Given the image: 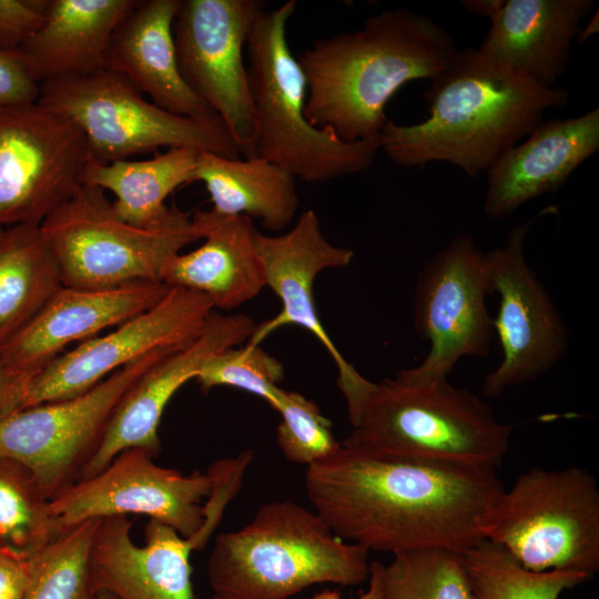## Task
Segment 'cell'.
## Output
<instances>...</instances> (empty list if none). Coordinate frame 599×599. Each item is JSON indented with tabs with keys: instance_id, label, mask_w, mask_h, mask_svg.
<instances>
[{
	"instance_id": "cell-1",
	"label": "cell",
	"mask_w": 599,
	"mask_h": 599,
	"mask_svg": "<svg viewBox=\"0 0 599 599\" xmlns=\"http://www.w3.org/2000/svg\"><path fill=\"white\" fill-rule=\"evenodd\" d=\"M505 489L497 468L379 455L341 444L307 467L314 511L341 539L393 556L425 548L465 552Z\"/></svg>"
},
{
	"instance_id": "cell-2",
	"label": "cell",
	"mask_w": 599,
	"mask_h": 599,
	"mask_svg": "<svg viewBox=\"0 0 599 599\" xmlns=\"http://www.w3.org/2000/svg\"><path fill=\"white\" fill-rule=\"evenodd\" d=\"M458 50L425 14H372L361 29L318 39L296 57L306 81V119L347 142L377 136L392 97L409 81L434 79Z\"/></svg>"
},
{
	"instance_id": "cell-3",
	"label": "cell",
	"mask_w": 599,
	"mask_h": 599,
	"mask_svg": "<svg viewBox=\"0 0 599 599\" xmlns=\"http://www.w3.org/2000/svg\"><path fill=\"white\" fill-rule=\"evenodd\" d=\"M424 97L429 116L412 125L387 120L380 149L399 166L443 161L470 177L526 138L546 110L569 100L565 89L542 88L474 48L458 50Z\"/></svg>"
},
{
	"instance_id": "cell-4",
	"label": "cell",
	"mask_w": 599,
	"mask_h": 599,
	"mask_svg": "<svg viewBox=\"0 0 599 599\" xmlns=\"http://www.w3.org/2000/svg\"><path fill=\"white\" fill-rule=\"evenodd\" d=\"M352 432L341 443L370 453L498 468L514 425L500 422L475 393L448 378L396 374L374 383L363 375L341 390Z\"/></svg>"
},
{
	"instance_id": "cell-5",
	"label": "cell",
	"mask_w": 599,
	"mask_h": 599,
	"mask_svg": "<svg viewBox=\"0 0 599 599\" xmlns=\"http://www.w3.org/2000/svg\"><path fill=\"white\" fill-rule=\"evenodd\" d=\"M207 575L222 599H288L317 583L365 581L368 551L337 537L315 511L280 500L262 505L243 528L217 535Z\"/></svg>"
},
{
	"instance_id": "cell-6",
	"label": "cell",
	"mask_w": 599,
	"mask_h": 599,
	"mask_svg": "<svg viewBox=\"0 0 599 599\" xmlns=\"http://www.w3.org/2000/svg\"><path fill=\"white\" fill-rule=\"evenodd\" d=\"M296 8L288 0L257 18L246 43V67L255 113V156L306 182H325L369 167L380 134L347 142L305 115L306 81L287 42L286 27Z\"/></svg>"
},
{
	"instance_id": "cell-7",
	"label": "cell",
	"mask_w": 599,
	"mask_h": 599,
	"mask_svg": "<svg viewBox=\"0 0 599 599\" xmlns=\"http://www.w3.org/2000/svg\"><path fill=\"white\" fill-rule=\"evenodd\" d=\"M479 532L522 568L599 570V487L579 467H535L504 489L483 514Z\"/></svg>"
},
{
	"instance_id": "cell-8",
	"label": "cell",
	"mask_w": 599,
	"mask_h": 599,
	"mask_svg": "<svg viewBox=\"0 0 599 599\" xmlns=\"http://www.w3.org/2000/svg\"><path fill=\"white\" fill-rule=\"evenodd\" d=\"M64 286L109 290L162 282L166 264L197 240L190 213L171 205L156 224L121 220L103 190L83 185L40 225Z\"/></svg>"
},
{
	"instance_id": "cell-9",
	"label": "cell",
	"mask_w": 599,
	"mask_h": 599,
	"mask_svg": "<svg viewBox=\"0 0 599 599\" xmlns=\"http://www.w3.org/2000/svg\"><path fill=\"white\" fill-rule=\"evenodd\" d=\"M38 101L69 118L84 135L92 159L101 163L162 148L241 158L223 122L173 114L106 69L45 81L40 84Z\"/></svg>"
},
{
	"instance_id": "cell-10",
	"label": "cell",
	"mask_w": 599,
	"mask_h": 599,
	"mask_svg": "<svg viewBox=\"0 0 599 599\" xmlns=\"http://www.w3.org/2000/svg\"><path fill=\"white\" fill-rule=\"evenodd\" d=\"M173 352L155 351L79 396L21 408L0 420V456L26 465L52 500L80 480L125 392Z\"/></svg>"
},
{
	"instance_id": "cell-11",
	"label": "cell",
	"mask_w": 599,
	"mask_h": 599,
	"mask_svg": "<svg viewBox=\"0 0 599 599\" xmlns=\"http://www.w3.org/2000/svg\"><path fill=\"white\" fill-rule=\"evenodd\" d=\"M87 140L42 104L0 106V229L41 223L83 186Z\"/></svg>"
},
{
	"instance_id": "cell-12",
	"label": "cell",
	"mask_w": 599,
	"mask_h": 599,
	"mask_svg": "<svg viewBox=\"0 0 599 599\" xmlns=\"http://www.w3.org/2000/svg\"><path fill=\"white\" fill-rule=\"evenodd\" d=\"M261 0H180L173 21L179 69L220 116L238 153L255 156L256 123L243 49Z\"/></svg>"
},
{
	"instance_id": "cell-13",
	"label": "cell",
	"mask_w": 599,
	"mask_h": 599,
	"mask_svg": "<svg viewBox=\"0 0 599 599\" xmlns=\"http://www.w3.org/2000/svg\"><path fill=\"white\" fill-rule=\"evenodd\" d=\"M485 253L469 235H458L418 274L414 328L430 345L423 362L396 374L414 380L448 378L464 357H485L495 335L486 296Z\"/></svg>"
},
{
	"instance_id": "cell-14",
	"label": "cell",
	"mask_w": 599,
	"mask_h": 599,
	"mask_svg": "<svg viewBox=\"0 0 599 599\" xmlns=\"http://www.w3.org/2000/svg\"><path fill=\"white\" fill-rule=\"evenodd\" d=\"M532 221L514 226L502 246L485 253L489 294L499 296L493 325L502 352L498 366L483 380L487 398L539 378L568 351V328L525 256Z\"/></svg>"
},
{
	"instance_id": "cell-15",
	"label": "cell",
	"mask_w": 599,
	"mask_h": 599,
	"mask_svg": "<svg viewBox=\"0 0 599 599\" xmlns=\"http://www.w3.org/2000/svg\"><path fill=\"white\" fill-rule=\"evenodd\" d=\"M153 458L140 448L125 449L103 470L53 498L50 505L59 531L92 519L144 515L184 538L205 539L201 534L205 522L202 500L212 493L211 474L184 475L155 464Z\"/></svg>"
},
{
	"instance_id": "cell-16",
	"label": "cell",
	"mask_w": 599,
	"mask_h": 599,
	"mask_svg": "<svg viewBox=\"0 0 599 599\" xmlns=\"http://www.w3.org/2000/svg\"><path fill=\"white\" fill-rule=\"evenodd\" d=\"M213 311L206 296L170 287L155 305L111 333L59 355L32 378L22 408L79 396L142 356L186 346L200 335Z\"/></svg>"
},
{
	"instance_id": "cell-17",
	"label": "cell",
	"mask_w": 599,
	"mask_h": 599,
	"mask_svg": "<svg viewBox=\"0 0 599 599\" xmlns=\"http://www.w3.org/2000/svg\"><path fill=\"white\" fill-rule=\"evenodd\" d=\"M256 323L246 314L211 313L200 335L149 367L125 392L106 426L100 446L81 479L103 470L121 451L140 448L153 457L161 451L159 425L173 395L212 355L247 342Z\"/></svg>"
},
{
	"instance_id": "cell-18",
	"label": "cell",
	"mask_w": 599,
	"mask_h": 599,
	"mask_svg": "<svg viewBox=\"0 0 599 599\" xmlns=\"http://www.w3.org/2000/svg\"><path fill=\"white\" fill-rule=\"evenodd\" d=\"M254 242L263 265L265 286L276 294L282 308L274 317L256 324L246 344L260 345L281 327L300 326L318 339L331 355L338 373L337 385L352 380L358 372L324 328L314 303L313 285L321 272L348 266L354 252L334 245L324 236L313 210L303 212L295 225L282 235H265L256 230Z\"/></svg>"
},
{
	"instance_id": "cell-19",
	"label": "cell",
	"mask_w": 599,
	"mask_h": 599,
	"mask_svg": "<svg viewBox=\"0 0 599 599\" xmlns=\"http://www.w3.org/2000/svg\"><path fill=\"white\" fill-rule=\"evenodd\" d=\"M126 516L100 519L91 547V586L116 599H194L190 554L203 548L197 537H182L149 519L138 546Z\"/></svg>"
},
{
	"instance_id": "cell-20",
	"label": "cell",
	"mask_w": 599,
	"mask_h": 599,
	"mask_svg": "<svg viewBox=\"0 0 599 599\" xmlns=\"http://www.w3.org/2000/svg\"><path fill=\"white\" fill-rule=\"evenodd\" d=\"M169 290L162 282L109 290L63 286L23 329L0 347V354L32 380L67 345L119 326L155 305Z\"/></svg>"
},
{
	"instance_id": "cell-21",
	"label": "cell",
	"mask_w": 599,
	"mask_h": 599,
	"mask_svg": "<svg viewBox=\"0 0 599 599\" xmlns=\"http://www.w3.org/2000/svg\"><path fill=\"white\" fill-rule=\"evenodd\" d=\"M487 171V216L501 220L526 202L558 190L599 149V110L541 121Z\"/></svg>"
},
{
	"instance_id": "cell-22",
	"label": "cell",
	"mask_w": 599,
	"mask_h": 599,
	"mask_svg": "<svg viewBox=\"0 0 599 599\" xmlns=\"http://www.w3.org/2000/svg\"><path fill=\"white\" fill-rule=\"evenodd\" d=\"M179 6L180 0H136L111 37L104 69L123 75L173 114L222 122L180 72L172 31Z\"/></svg>"
},
{
	"instance_id": "cell-23",
	"label": "cell",
	"mask_w": 599,
	"mask_h": 599,
	"mask_svg": "<svg viewBox=\"0 0 599 599\" xmlns=\"http://www.w3.org/2000/svg\"><path fill=\"white\" fill-rule=\"evenodd\" d=\"M593 0H504L478 52L551 89L564 75Z\"/></svg>"
},
{
	"instance_id": "cell-24",
	"label": "cell",
	"mask_w": 599,
	"mask_h": 599,
	"mask_svg": "<svg viewBox=\"0 0 599 599\" xmlns=\"http://www.w3.org/2000/svg\"><path fill=\"white\" fill-rule=\"evenodd\" d=\"M192 225L203 244L175 255L162 273V283L200 293L220 309H233L255 297L265 277L252 219L199 210Z\"/></svg>"
},
{
	"instance_id": "cell-25",
	"label": "cell",
	"mask_w": 599,
	"mask_h": 599,
	"mask_svg": "<svg viewBox=\"0 0 599 599\" xmlns=\"http://www.w3.org/2000/svg\"><path fill=\"white\" fill-rule=\"evenodd\" d=\"M136 0H47L43 21L16 50L30 78L45 81L104 69L111 37Z\"/></svg>"
},
{
	"instance_id": "cell-26",
	"label": "cell",
	"mask_w": 599,
	"mask_h": 599,
	"mask_svg": "<svg viewBox=\"0 0 599 599\" xmlns=\"http://www.w3.org/2000/svg\"><path fill=\"white\" fill-rule=\"evenodd\" d=\"M194 177L204 183L219 213L260 219L272 232L285 229L296 215L295 176L261 156L243 160L201 151Z\"/></svg>"
},
{
	"instance_id": "cell-27",
	"label": "cell",
	"mask_w": 599,
	"mask_h": 599,
	"mask_svg": "<svg viewBox=\"0 0 599 599\" xmlns=\"http://www.w3.org/2000/svg\"><path fill=\"white\" fill-rule=\"evenodd\" d=\"M200 151L171 148L149 160L101 163L90 159L83 185L108 190L118 216L132 225L148 227L169 212L166 197L183 184L195 182Z\"/></svg>"
},
{
	"instance_id": "cell-28",
	"label": "cell",
	"mask_w": 599,
	"mask_h": 599,
	"mask_svg": "<svg viewBox=\"0 0 599 599\" xmlns=\"http://www.w3.org/2000/svg\"><path fill=\"white\" fill-rule=\"evenodd\" d=\"M63 286L59 264L40 225L4 227L0 234V347Z\"/></svg>"
},
{
	"instance_id": "cell-29",
	"label": "cell",
	"mask_w": 599,
	"mask_h": 599,
	"mask_svg": "<svg viewBox=\"0 0 599 599\" xmlns=\"http://www.w3.org/2000/svg\"><path fill=\"white\" fill-rule=\"evenodd\" d=\"M463 555L471 599H559L565 590L589 579L575 570L529 571L486 539Z\"/></svg>"
},
{
	"instance_id": "cell-30",
	"label": "cell",
	"mask_w": 599,
	"mask_h": 599,
	"mask_svg": "<svg viewBox=\"0 0 599 599\" xmlns=\"http://www.w3.org/2000/svg\"><path fill=\"white\" fill-rule=\"evenodd\" d=\"M100 519L60 531L28 557L23 599H95L91 586V547Z\"/></svg>"
},
{
	"instance_id": "cell-31",
	"label": "cell",
	"mask_w": 599,
	"mask_h": 599,
	"mask_svg": "<svg viewBox=\"0 0 599 599\" xmlns=\"http://www.w3.org/2000/svg\"><path fill=\"white\" fill-rule=\"evenodd\" d=\"M50 499L22 463L0 456V545L29 557L60 531Z\"/></svg>"
},
{
	"instance_id": "cell-32",
	"label": "cell",
	"mask_w": 599,
	"mask_h": 599,
	"mask_svg": "<svg viewBox=\"0 0 599 599\" xmlns=\"http://www.w3.org/2000/svg\"><path fill=\"white\" fill-rule=\"evenodd\" d=\"M384 599H471L463 552L425 548L393 556L382 567Z\"/></svg>"
},
{
	"instance_id": "cell-33",
	"label": "cell",
	"mask_w": 599,
	"mask_h": 599,
	"mask_svg": "<svg viewBox=\"0 0 599 599\" xmlns=\"http://www.w3.org/2000/svg\"><path fill=\"white\" fill-rule=\"evenodd\" d=\"M282 363L260 345L230 347L209 357L199 369L195 380L202 390L229 386L264 399L276 410L284 389Z\"/></svg>"
},
{
	"instance_id": "cell-34",
	"label": "cell",
	"mask_w": 599,
	"mask_h": 599,
	"mask_svg": "<svg viewBox=\"0 0 599 599\" xmlns=\"http://www.w3.org/2000/svg\"><path fill=\"white\" fill-rule=\"evenodd\" d=\"M276 412L281 416L277 445L290 461L308 467L329 457L341 446L331 420L304 395L284 389Z\"/></svg>"
},
{
	"instance_id": "cell-35",
	"label": "cell",
	"mask_w": 599,
	"mask_h": 599,
	"mask_svg": "<svg viewBox=\"0 0 599 599\" xmlns=\"http://www.w3.org/2000/svg\"><path fill=\"white\" fill-rule=\"evenodd\" d=\"M47 0H0V49L18 50L43 21Z\"/></svg>"
},
{
	"instance_id": "cell-36",
	"label": "cell",
	"mask_w": 599,
	"mask_h": 599,
	"mask_svg": "<svg viewBox=\"0 0 599 599\" xmlns=\"http://www.w3.org/2000/svg\"><path fill=\"white\" fill-rule=\"evenodd\" d=\"M39 95L40 85L30 78L17 51L0 49V106L33 102Z\"/></svg>"
},
{
	"instance_id": "cell-37",
	"label": "cell",
	"mask_w": 599,
	"mask_h": 599,
	"mask_svg": "<svg viewBox=\"0 0 599 599\" xmlns=\"http://www.w3.org/2000/svg\"><path fill=\"white\" fill-rule=\"evenodd\" d=\"M28 558L0 546V599H23Z\"/></svg>"
},
{
	"instance_id": "cell-38",
	"label": "cell",
	"mask_w": 599,
	"mask_h": 599,
	"mask_svg": "<svg viewBox=\"0 0 599 599\" xmlns=\"http://www.w3.org/2000/svg\"><path fill=\"white\" fill-rule=\"evenodd\" d=\"M31 379L12 368L0 354V420L23 407Z\"/></svg>"
},
{
	"instance_id": "cell-39",
	"label": "cell",
	"mask_w": 599,
	"mask_h": 599,
	"mask_svg": "<svg viewBox=\"0 0 599 599\" xmlns=\"http://www.w3.org/2000/svg\"><path fill=\"white\" fill-rule=\"evenodd\" d=\"M382 567L383 564L378 560L369 562V586L357 599H384ZM311 599H342V596L337 590L325 589L315 593Z\"/></svg>"
},
{
	"instance_id": "cell-40",
	"label": "cell",
	"mask_w": 599,
	"mask_h": 599,
	"mask_svg": "<svg viewBox=\"0 0 599 599\" xmlns=\"http://www.w3.org/2000/svg\"><path fill=\"white\" fill-rule=\"evenodd\" d=\"M502 2L504 0H466L461 4L471 13L491 19L498 12Z\"/></svg>"
},
{
	"instance_id": "cell-41",
	"label": "cell",
	"mask_w": 599,
	"mask_h": 599,
	"mask_svg": "<svg viewBox=\"0 0 599 599\" xmlns=\"http://www.w3.org/2000/svg\"><path fill=\"white\" fill-rule=\"evenodd\" d=\"M598 12L591 18V20L588 22L586 29L580 30L576 40H578V43H582L586 41L589 37L597 33L599 30V23H598Z\"/></svg>"
},
{
	"instance_id": "cell-42",
	"label": "cell",
	"mask_w": 599,
	"mask_h": 599,
	"mask_svg": "<svg viewBox=\"0 0 599 599\" xmlns=\"http://www.w3.org/2000/svg\"><path fill=\"white\" fill-rule=\"evenodd\" d=\"M95 599H116V598L110 592L101 590L95 593Z\"/></svg>"
},
{
	"instance_id": "cell-43",
	"label": "cell",
	"mask_w": 599,
	"mask_h": 599,
	"mask_svg": "<svg viewBox=\"0 0 599 599\" xmlns=\"http://www.w3.org/2000/svg\"><path fill=\"white\" fill-rule=\"evenodd\" d=\"M211 599H222V598H220V597L213 595Z\"/></svg>"
},
{
	"instance_id": "cell-44",
	"label": "cell",
	"mask_w": 599,
	"mask_h": 599,
	"mask_svg": "<svg viewBox=\"0 0 599 599\" xmlns=\"http://www.w3.org/2000/svg\"><path fill=\"white\" fill-rule=\"evenodd\" d=\"M2 230H3V229H0V234H1Z\"/></svg>"
},
{
	"instance_id": "cell-45",
	"label": "cell",
	"mask_w": 599,
	"mask_h": 599,
	"mask_svg": "<svg viewBox=\"0 0 599 599\" xmlns=\"http://www.w3.org/2000/svg\"><path fill=\"white\" fill-rule=\"evenodd\" d=\"M1 546V545H0ZM2 547V546H1Z\"/></svg>"
}]
</instances>
